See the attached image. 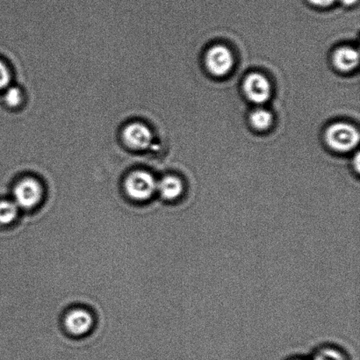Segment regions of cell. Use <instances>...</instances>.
<instances>
[{"instance_id": "cell-1", "label": "cell", "mask_w": 360, "mask_h": 360, "mask_svg": "<svg viewBox=\"0 0 360 360\" xmlns=\"http://www.w3.org/2000/svg\"><path fill=\"white\" fill-rule=\"evenodd\" d=\"M158 181L150 172L136 171L131 172L124 181L127 196L136 202H146L157 193Z\"/></svg>"}, {"instance_id": "cell-2", "label": "cell", "mask_w": 360, "mask_h": 360, "mask_svg": "<svg viewBox=\"0 0 360 360\" xmlns=\"http://www.w3.org/2000/svg\"><path fill=\"white\" fill-rule=\"evenodd\" d=\"M326 142L331 149L338 153H349L358 146L359 130L347 123H335L327 129Z\"/></svg>"}, {"instance_id": "cell-3", "label": "cell", "mask_w": 360, "mask_h": 360, "mask_svg": "<svg viewBox=\"0 0 360 360\" xmlns=\"http://www.w3.org/2000/svg\"><path fill=\"white\" fill-rule=\"evenodd\" d=\"M44 187L37 179L25 178L13 189V201L22 210H33L44 200Z\"/></svg>"}, {"instance_id": "cell-4", "label": "cell", "mask_w": 360, "mask_h": 360, "mask_svg": "<svg viewBox=\"0 0 360 360\" xmlns=\"http://www.w3.org/2000/svg\"><path fill=\"white\" fill-rule=\"evenodd\" d=\"M206 66L212 75L224 77L231 72L234 66V56L225 46L215 45L207 52Z\"/></svg>"}, {"instance_id": "cell-5", "label": "cell", "mask_w": 360, "mask_h": 360, "mask_svg": "<svg viewBox=\"0 0 360 360\" xmlns=\"http://www.w3.org/2000/svg\"><path fill=\"white\" fill-rule=\"evenodd\" d=\"M94 319L87 309L76 308L69 310L63 319L67 333L74 337H82L93 329Z\"/></svg>"}, {"instance_id": "cell-6", "label": "cell", "mask_w": 360, "mask_h": 360, "mask_svg": "<svg viewBox=\"0 0 360 360\" xmlns=\"http://www.w3.org/2000/svg\"><path fill=\"white\" fill-rule=\"evenodd\" d=\"M246 97L255 104H263L271 96V84L266 77L259 72L249 74L243 81Z\"/></svg>"}, {"instance_id": "cell-7", "label": "cell", "mask_w": 360, "mask_h": 360, "mask_svg": "<svg viewBox=\"0 0 360 360\" xmlns=\"http://www.w3.org/2000/svg\"><path fill=\"white\" fill-rule=\"evenodd\" d=\"M122 139L130 149L146 150L153 142V133L142 123H130L123 129Z\"/></svg>"}, {"instance_id": "cell-8", "label": "cell", "mask_w": 360, "mask_h": 360, "mask_svg": "<svg viewBox=\"0 0 360 360\" xmlns=\"http://www.w3.org/2000/svg\"><path fill=\"white\" fill-rule=\"evenodd\" d=\"M157 193L164 200L174 202L184 195L185 185L177 176L167 175L158 181Z\"/></svg>"}, {"instance_id": "cell-9", "label": "cell", "mask_w": 360, "mask_h": 360, "mask_svg": "<svg viewBox=\"0 0 360 360\" xmlns=\"http://www.w3.org/2000/svg\"><path fill=\"white\" fill-rule=\"evenodd\" d=\"M333 62L336 68L341 72H352L359 65V52L352 47H342L335 51Z\"/></svg>"}, {"instance_id": "cell-10", "label": "cell", "mask_w": 360, "mask_h": 360, "mask_svg": "<svg viewBox=\"0 0 360 360\" xmlns=\"http://www.w3.org/2000/svg\"><path fill=\"white\" fill-rule=\"evenodd\" d=\"M20 210L13 200H0V225L8 226L13 224L19 217Z\"/></svg>"}, {"instance_id": "cell-11", "label": "cell", "mask_w": 360, "mask_h": 360, "mask_svg": "<svg viewBox=\"0 0 360 360\" xmlns=\"http://www.w3.org/2000/svg\"><path fill=\"white\" fill-rule=\"evenodd\" d=\"M250 122L253 128L264 131L270 128L274 122V116L270 111L264 108H257L250 116Z\"/></svg>"}, {"instance_id": "cell-12", "label": "cell", "mask_w": 360, "mask_h": 360, "mask_svg": "<svg viewBox=\"0 0 360 360\" xmlns=\"http://www.w3.org/2000/svg\"><path fill=\"white\" fill-rule=\"evenodd\" d=\"M6 103L11 108L18 107L22 101V94L19 88L10 87L5 94Z\"/></svg>"}, {"instance_id": "cell-13", "label": "cell", "mask_w": 360, "mask_h": 360, "mask_svg": "<svg viewBox=\"0 0 360 360\" xmlns=\"http://www.w3.org/2000/svg\"><path fill=\"white\" fill-rule=\"evenodd\" d=\"M313 360H345L344 355L335 349L326 348L320 351Z\"/></svg>"}, {"instance_id": "cell-14", "label": "cell", "mask_w": 360, "mask_h": 360, "mask_svg": "<svg viewBox=\"0 0 360 360\" xmlns=\"http://www.w3.org/2000/svg\"><path fill=\"white\" fill-rule=\"evenodd\" d=\"M11 76L5 63L0 61V90L5 89L10 83Z\"/></svg>"}, {"instance_id": "cell-15", "label": "cell", "mask_w": 360, "mask_h": 360, "mask_svg": "<svg viewBox=\"0 0 360 360\" xmlns=\"http://www.w3.org/2000/svg\"><path fill=\"white\" fill-rule=\"evenodd\" d=\"M336 0H309L313 5L320 7H327L333 5Z\"/></svg>"}, {"instance_id": "cell-16", "label": "cell", "mask_w": 360, "mask_h": 360, "mask_svg": "<svg viewBox=\"0 0 360 360\" xmlns=\"http://www.w3.org/2000/svg\"><path fill=\"white\" fill-rule=\"evenodd\" d=\"M341 3H343L345 6H352L354 5L358 0H340Z\"/></svg>"}]
</instances>
